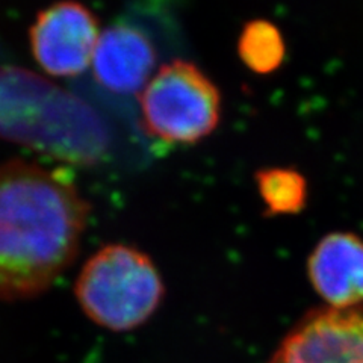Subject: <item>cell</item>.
I'll return each instance as SVG.
<instances>
[{
	"label": "cell",
	"mask_w": 363,
	"mask_h": 363,
	"mask_svg": "<svg viewBox=\"0 0 363 363\" xmlns=\"http://www.w3.org/2000/svg\"><path fill=\"white\" fill-rule=\"evenodd\" d=\"M89 211L64 169L23 159L0 165V300L48 291L76 259Z\"/></svg>",
	"instance_id": "6da1fadb"
},
{
	"label": "cell",
	"mask_w": 363,
	"mask_h": 363,
	"mask_svg": "<svg viewBox=\"0 0 363 363\" xmlns=\"http://www.w3.org/2000/svg\"><path fill=\"white\" fill-rule=\"evenodd\" d=\"M0 138L82 167L99 164L111 145L94 108L18 67H0Z\"/></svg>",
	"instance_id": "7a4b0ae2"
},
{
	"label": "cell",
	"mask_w": 363,
	"mask_h": 363,
	"mask_svg": "<svg viewBox=\"0 0 363 363\" xmlns=\"http://www.w3.org/2000/svg\"><path fill=\"white\" fill-rule=\"evenodd\" d=\"M74 294L96 324L128 332L156 312L165 286L149 256L130 245L111 244L88 259L79 272Z\"/></svg>",
	"instance_id": "3957f363"
},
{
	"label": "cell",
	"mask_w": 363,
	"mask_h": 363,
	"mask_svg": "<svg viewBox=\"0 0 363 363\" xmlns=\"http://www.w3.org/2000/svg\"><path fill=\"white\" fill-rule=\"evenodd\" d=\"M144 129L165 144H196L221 118V94L200 68L188 61L162 65L140 99Z\"/></svg>",
	"instance_id": "277c9868"
},
{
	"label": "cell",
	"mask_w": 363,
	"mask_h": 363,
	"mask_svg": "<svg viewBox=\"0 0 363 363\" xmlns=\"http://www.w3.org/2000/svg\"><path fill=\"white\" fill-rule=\"evenodd\" d=\"M33 58L56 77L81 74L93 62L100 38L99 20L74 0H62L43 9L30 32Z\"/></svg>",
	"instance_id": "5b68a950"
},
{
	"label": "cell",
	"mask_w": 363,
	"mask_h": 363,
	"mask_svg": "<svg viewBox=\"0 0 363 363\" xmlns=\"http://www.w3.org/2000/svg\"><path fill=\"white\" fill-rule=\"evenodd\" d=\"M268 363H363V308L312 313Z\"/></svg>",
	"instance_id": "8992f818"
},
{
	"label": "cell",
	"mask_w": 363,
	"mask_h": 363,
	"mask_svg": "<svg viewBox=\"0 0 363 363\" xmlns=\"http://www.w3.org/2000/svg\"><path fill=\"white\" fill-rule=\"evenodd\" d=\"M91 65L96 81L111 93L135 94L155 70V44L140 28L117 23L100 33Z\"/></svg>",
	"instance_id": "52a82bcc"
},
{
	"label": "cell",
	"mask_w": 363,
	"mask_h": 363,
	"mask_svg": "<svg viewBox=\"0 0 363 363\" xmlns=\"http://www.w3.org/2000/svg\"><path fill=\"white\" fill-rule=\"evenodd\" d=\"M308 274L332 309H353L363 303V240L350 232L328 233L309 256Z\"/></svg>",
	"instance_id": "ba28073f"
},
{
	"label": "cell",
	"mask_w": 363,
	"mask_h": 363,
	"mask_svg": "<svg viewBox=\"0 0 363 363\" xmlns=\"http://www.w3.org/2000/svg\"><path fill=\"white\" fill-rule=\"evenodd\" d=\"M256 185L268 217L298 213L308 201V182L294 168L260 169L256 173Z\"/></svg>",
	"instance_id": "9c48e42d"
},
{
	"label": "cell",
	"mask_w": 363,
	"mask_h": 363,
	"mask_svg": "<svg viewBox=\"0 0 363 363\" xmlns=\"http://www.w3.org/2000/svg\"><path fill=\"white\" fill-rule=\"evenodd\" d=\"M238 53L248 70L257 74L274 73L285 60L286 45L279 28L268 20H252L242 28Z\"/></svg>",
	"instance_id": "30bf717a"
},
{
	"label": "cell",
	"mask_w": 363,
	"mask_h": 363,
	"mask_svg": "<svg viewBox=\"0 0 363 363\" xmlns=\"http://www.w3.org/2000/svg\"><path fill=\"white\" fill-rule=\"evenodd\" d=\"M86 363H96V362H94V360H88Z\"/></svg>",
	"instance_id": "8fae6325"
}]
</instances>
